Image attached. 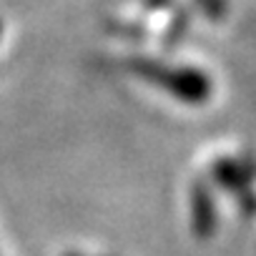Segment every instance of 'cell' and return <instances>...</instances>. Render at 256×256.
Returning <instances> with one entry per match:
<instances>
[{"instance_id":"cell-1","label":"cell","mask_w":256,"mask_h":256,"mask_svg":"<svg viewBox=\"0 0 256 256\" xmlns=\"http://www.w3.org/2000/svg\"><path fill=\"white\" fill-rule=\"evenodd\" d=\"M131 70L156 86H161L166 93L176 96L178 100L186 103H204L211 96V80L194 68H171L156 60H146V58H136L128 63Z\"/></svg>"},{"instance_id":"cell-2","label":"cell","mask_w":256,"mask_h":256,"mask_svg":"<svg viewBox=\"0 0 256 256\" xmlns=\"http://www.w3.org/2000/svg\"><path fill=\"white\" fill-rule=\"evenodd\" d=\"M214 178L226 188V191H234L241 196V206L246 214H254L256 211V198L248 188V174L244 171L241 164L231 161V158H221L214 164Z\"/></svg>"},{"instance_id":"cell-3","label":"cell","mask_w":256,"mask_h":256,"mask_svg":"<svg viewBox=\"0 0 256 256\" xmlns=\"http://www.w3.org/2000/svg\"><path fill=\"white\" fill-rule=\"evenodd\" d=\"M191 226L198 238H208L216 228V208L214 196L204 184H196L191 191Z\"/></svg>"},{"instance_id":"cell-4","label":"cell","mask_w":256,"mask_h":256,"mask_svg":"<svg viewBox=\"0 0 256 256\" xmlns=\"http://www.w3.org/2000/svg\"><path fill=\"white\" fill-rule=\"evenodd\" d=\"M201 6L211 16H221V0H201Z\"/></svg>"},{"instance_id":"cell-5","label":"cell","mask_w":256,"mask_h":256,"mask_svg":"<svg viewBox=\"0 0 256 256\" xmlns=\"http://www.w3.org/2000/svg\"><path fill=\"white\" fill-rule=\"evenodd\" d=\"M68 256H80V254H68Z\"/></svg>"}]
</instances>
